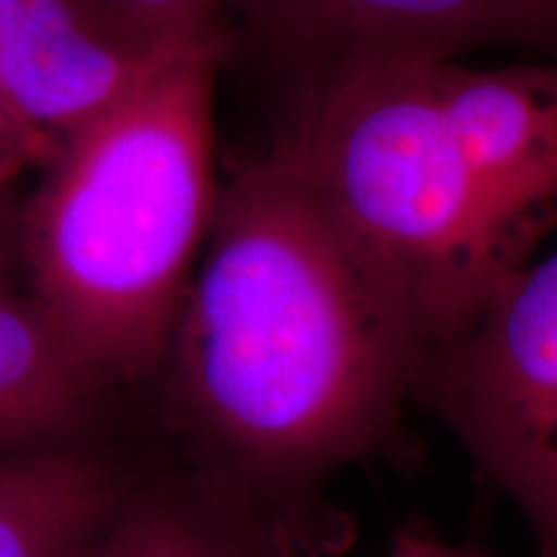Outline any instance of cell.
<instances>
[{
	"instance_id": "8",
	"label": "cell",
	"mask_w": 557,
	"mask_h": 557,
	"mask_svg": "<svg viewBox=\"0 0 557 557\" xmlns=\"http://www.w3.org/2000/svg\"><path fill=\"white\" fill-rule=\"evenodd\" d=\"M107 393L32 297L0 287V449L78 442Z\"/></svg>"
},
{
	"instance_id": "4",
	"label": "cell",
	"mask_w": 557,
	"mask_h": 557,
	"mask_svg": "<svg viewBox=\"0 0 557 557\" xmlns=\"http://www.w3.org/2000/svg\"><path fill=\"white\" fill-rule=\"evenodd\" d=\"M421 406L557 557V250L527 263L455 338L429 351Z\"/></svg>"
},
{
	"instance_id": "7",
	"label": "cell",
	"mask_w": 557,
	"mask_h": 557,
	"mask_svg": "<svg viewBox=\"0 0 557 557\" xmlns=\"http://www.w3.org/2000/svg\"><path fill=\"white\" fill-rule=\"evenodd\" d=\"M135 485L83 442L0 449V557H75Z\"/></svg>"
},
{
	"instance_id": "13",
	"label": "cell",
	"mask_w": 557,
	"mask_h": 557,
	"mask_svg": "<svg viewBox=\"0 0 557 557\" xmlns=\"http://www.w3.org/2000/svg\"><path fill=\"white\" fill-rule=\"evenodd\" d=\"M9 263H11V233H9V222H5L3 207H0V287H5Z\"/></svg>"
},
{
	"instance_id": "2",
	"label": "cell",
	"mask_w": 557,
	"mask_h": 557,
	"mask_svg": "<svg viewBox=\"0 0 557 557\" xmlns=\"http://www.w3.org/2000/svg\"><path fill=\"white\" fill-rule=\"evenodd\" d=\"M222 45L160 54L62 139L21 218L32 302L109 389L156 380L212 225Z\"/></svg>"
},
{
	"instance_id": "5",
	"label": "cell",
	"mask_w": 557,
	"mask_h": 557,
	"mask_svg": "<svg viewBox=\"0 0 557 557\" xmlns=\"http://www.w3.org/2000/svg\"><path fill=\"white\" fill-rule=\"evenodd\" d=\"M171 47L127 39L88 0H0V109L54 158Z\"/></svg>"
},
{
	"instance_id": "10",
	"label": "cell",
	"mask_w": 557,
	"mask_h": 557,
	"mask_svg": "<svg viewBox=\"0 0 557 557\" xmlns=\"http://www.w3.org/2000/svg\"><path fill=\"white\" fill-rule=\"evenodd\" d=\"M90 9L137 45L160 50L194 39H222L220 18L248 0H88Z\"/></svg>"
},
{
	"instance_id": "12",
	"label": "cell",
	"mask_w": 557,
	"mask_h": 557,
	"mask_svg": "<svg viewBox=\"0 0 557 557\" xmlns=\"http://www.w3.org/2000/svg\"><path fill=\"white\" fill-rule=\"evenodd\" d=\"M385 557H487L480 555L475 549H465L447 545V542H438L434 534L426 532L421 524H408L398 529V534L393 537Z\"/></svg>"
},
{
	"instance_id": "1",
	"label": "cell",
	"mask_w": 557,
	"mask_h": 557,
	"mask_svg": "<svg viewBox=\"0 0 557 557\" xmlns=\"http://www.w3.org/2000/svg\"><path fill=\"white\" fill-rule=\"evenodd\" d=\"M431 348L400 284L278 152L220 186L152 382L199 480L323 557L348 540L325 487L395 436Z\"/></svg>"
},
{
	"instance_id": "3",
	"label": "cell",
	"mask_w": 557,
	"mask_h": 557,
	"mask_svg": "<svg viewBox=\"0 0 557 557\" xmlns=\"http://www.w3.org/2000/svg\"><path fill=\"white\" fill-rule=\"evenodd\" d=\"M282 152L393 274L434 346L468 329L553 230L455 135L429 58L325 67Z\"/></svg>"
},
{
	"instance_id": "6",
	"label": "cell",
	"mask_w": 557,
	"mask_h": 557,
	"mask_svg": "<svg viewBox=\"0 0 557 557\" xmlns=\"http://www.w3.org/2000/svg\"><path fill=\"white\" fill-rule=\"evenodd\" d=\"M325 67L357 58H436L485 45L557 54V0H248Z\"/></svg>"
},
{
	"instance_id": "9",
	"label": "cell",
	"mask_w": 557,
	"mask_h": 557,
	"mask_svg": "<svg viewBox=\"0 0 557 557\" xmlns=\"http://www.w3.org/2000/svg\"><path fill=\"white\" fill-rule=\"evenodd\" d=\"M75 557H305L274 527L197 480L139 483Z\"/></svg>"
},
{
	"instance_id": "11",
	"label": "cell",
	"mask_w": 557,
	"mask_h": 557,
	"mask_svg": "<svg viewBox=\"0 0 557 557\" xmlns=\"http://www.w3.org/2000/svg\"><path fill=\"white\" fill-rule=\"evenodd\" d=\"M52 152L45 150L37 139L11 122V116L0 109V197L13 176H18L26 165H47Z\"/></svg>"
}]
</instances>
